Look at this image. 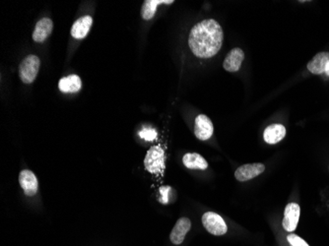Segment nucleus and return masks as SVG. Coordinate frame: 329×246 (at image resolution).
<instances>
[{"instance_id": "nucleus-1", "label": "nucleus", "mask_w": 329, "mask_h": 246, "mask_svg": "<svg viewBox=\"0 0 329 246\" xmlns=\"http://www.w3.org/2000/svg\"><path fill=\"white\" fill-rule=\"evenodd\" d=\"M224 34L219 23L214 19H206L192 27L188 45L192 53L199 58H210L219 52Z\"/></svg>"}, {"instance_id": "nucleus-2", "label": "nucleus", "mask_w": 329, "mask_h": 246, "mask_svg": "<svg viewBox=\"0 0 329 246\" xmlns=\"http://www.w3.org/2000/svg\"><path fill=\"white\" fill-rule=\"evenodd\" d=\"M165 152L160 146H154L146 154L144 166L150 174L159 175L165 170Z\"/></svg>"}, {"instance_id": "nucleus-3", "label": "nucleus", "mask_w": 329, "mask_h": 246, "mask_svg": "<svg viewBox=\"0 0 329 246\" xmlns=\"http://www.w3.org/2000/svg\"><path fill=\"white\" fill-rule=\"evenodd\" d=\"M40 65V58L36 55H28L26 58H24L19 67V75L22 82L26 84L33 83L37 78Z\"/></svg>"}, {"instance_id": "nucleus-4", "label": "nucleus", "mask_w": 329, "mask_h": 246, "mask_svg": "<svg viewBox=\"0 0 329 246\" xmlns=\"http://www.w3.org/2000/svg\"><path fill=\"white\" fill-rule=\"evenodd\" d=\"M202 224L206 230L213 235H223L228 231V226L223 218L213 212H207L202 216Z\"/></svg>"}, {"instance_id": "nucleus-5", "label": "nucleus", "mask_w": 329, "mask_h": 246, "mask_svg": "<svg viewBox=\"0 0 329 246\" xmlns=\"http://www.w3.org/2000/svg\"><path fill=\"white\" fill-rule=\"evenodd\" d=\"M264 171H265V166L264 163L260 162L247 163L237 169V171L235 172V178L241 182H244L260 176Z\"/></svg>"}, {"instance_id": "nucleus-6", "label": "nucleus", "mask_w": 329, "mask_h": 246, "mask_svg": "<svg viewBox=\"0 0 329 246\" xmlns=\"http://www.w3.org/2000/svg\"><path fill=\"white\" fill-rule=\"evenodd\" d=\"M301 208L297 203H289L285 208L284 219H283V227L286 231L292 232L295 231L300 219Z\"/></svg>"}, {"instance_id": "nucleus-7", "label": "nucleus", "mask_w": 329, "mask_h": 246, "mask_svg": "<svg viewBox=\"0 0 329 246\" xmlns=\"http://www.w3.org/2000/svg\"><path fill=\"white\" fill-rule=\"evenodd\" d=\"M213 132H214V127L211 119L204 114H199L195 118V124H194L195 136L199 140L205 141L212 137Z\"/></svg>"}, {"instance_id": "nucleus-8", "label": "nucleus", "mask_w": 329, "mask_h": 246, "mask_svg": "<svg viewBox=\"0 0 329 246\" xmlns=\"http://www.w3.org/2000/svg\"><path fill=\"white\" fill-rule=\"evenodd\" d=\"M19 183L27 196H34L38 192L39 183L36 176L29 170H24L19 175Z\"/></svg>"}, {"instance_id": "nucleus-9", "label": "nucleus", "mask_w": 329, "mask_h": 246, "mask_svg": "<svg viewBox=\"0 0 329 246\" xmlns=\"http://www.w3.org/2000/svg\"><path fill=\"white\" fill-rule=\"evenodd\" d=\"M191 227V222L187 218H180L177 222L176 225L174 226L171 234H170V239L172 243L175 245H179L183 242L184 237L186 233L189 231Z\"/></svg>"}, {"instance_id": "nucleus-10", "label": "nucleus", "mask_w": 329, "mask_h": 246, "mask_svg": "<svg viewBox=\"0 0 329 246\" xmlns=\"http://www.w3.org/2000/svg\"><path fill=\"white\" fill-rule=\"evenodd\" d=\"M243 59H244V52L241 48L239 47L233 48L226 56L223 63V67L228 72H237L240 70Z\"/></svg>"}, {"instance_id": "nucleus-11", "label": "nucleus", "mask_w": 329, "mask_h": 246, "mask_svg": "<svg viewBox=\"0 0 329 246\" xmlns=\"http://www.w3.org/2000/svg\"><path fill=\"white\" fill-rule=\"evenodd\" d=\"M53 29V23L49 18L41 19L36 24L35 30L33 32V40L36 43H43L49 35L51 34Z\"/></svg>"}, {"instance_id": "nucleus-12", "label": "nucleus", "mask_w": 329, "mask_h": 246, "mask_svg": "<svg viewBox=\"0 0 329 246\" xmlns=\"http://www.w3.org/2000/svg\"><path fill=\"white\" fill-rule=\"evenodd\" d=\"M92 24L93 18L91 16L81 17L73 24L71 28V36L76 40H82L86 38Z\"/></svg>"}, {"instance_id": "nucleus-13", "label": "nucleus", "mask_w": 329, "mask_h": 246, "mask_svg": "<svg viewBox=\"0 0 329 246\" xmlns=\"http://www.w3.org/2000/svg\"><path fill=\"white\" fill-rule=\"evenodd\" d=\"M286 128L282 124H271L264 130V141L267 144L274 145L284 139Z\"/></svg>"}, {"instance_id": "nucleus-14", "label": "nucleus", "mask_w": 329, "mask_h": 246, "mask_svg": "<svg viewBox=\"0 0 329 246\" xmlns=\"http://www.w3.org/2000/svg\"><path fill=\"white\" fill-rule=\"evenodd\" d=\"M328 62L329 52H319L307 63V69L312 74L320 75L325 72V68Z\"/></svg>"}, {"instance_id": "nucleus-15", "label": "nucleus", "mask_w": 329, "mask_h": 246, "mask_svg": "<svg viewBox=\"0 0 329 246\" xmlns=\"http://www.w3.org/2000/svg\"><path fill=\"white\" fill-rule=\"evenodd\" d=\"M82 81L77 75H69L63 77L58 82V88L65 94L69 93H77L81 90Z\"/></svg>"}, {"instance_id": "nucleus-16", "label": "nucleus", "mask_w": 329, "mask_h": 246, "mask_svg": "<svg viewBox=\"0 0 329 246\" xmlns=\"http://www.w3.org/2000/svg\"><path fill=\"white\" fill-rule=\"evenodd\" d=\"M182 162L185 168L189 170H201L204 171L208 168V162L203 157L196 153H188L182 157Z\"/></svg>"}, {"instance_id": "nucleus-17", "label": "nucleus", "mask_w": 329, "mask_h": 246, "mask_svg": "<svg viewBox=\"0 0 329 246\" xmlns=\"http://www.w3.org/2000/svg\"><path fill=\"white\" fill-rule=\"evenodd\" d=\"M172 4L173 0H146L142 7V17L144 20L152 19L156 13L157 6L160 4Z\"/></svg>"}, {"instance_id": "nucleus-18", "label": "nucleus", "mask_w": 329, "mask_h": 246, "mask_svg": "<svg viewBox=\"0 0 329 246\" xmlns=\"http://www.w3.org/2000/svg\"><path fill=\"white\" fill-rule=\"evenodd\" d=\"M139 136L145 141L151 142L157 138V131L153 128H144L139 132Z\"/></svg>"}, {"instance_id": "nucleus-19", "label": "nucleus", "mask_w": 329, "mask_h": 246, "mask_svg": "<svg viewBox=\"0 0 329 246\" xmlns=\"http://www.w3.org/2000/svg\"><path fill=\"white\" fill-rule=\"evenodd\" d=\"M287 239H288L289 243L292 246H309L303 238H301L300 236H298L296 234H293V233L289 234Z\"/></svg>"}, {"instance_id": "nucleus-20", "label": "nucleus", "mask_w": 329, "mask_h": 246, "mask_svg": "<svg viewBox=\"0 0 329 246\" xmlns=\"http://www.w3.org/2000/svg\"><path fill=\"white\" fill-rule=\"evenodd\" d=\"M171 190L172 188L169 187V186H164V187H161L160 189V193H161V198L159 201L161 202L162 204H168L169 201H170V198H169V195L171 193Z\"/></svg>"}, {"instance_id": "nucleus-21", "label": "nucleus", "mask_w": 329, "mask_h": 246, "mask_svg": "<svg viewBox=\"0 0 329 246\" xmlns=\"http://www.w3.org/2000/svg\"><path fill=\"white\" fill-rule=\"evenodd\" d=\"M327 76H329V62L327 63V65H326V68H325V72H324Z\"/></svg>"}]
</instances>
